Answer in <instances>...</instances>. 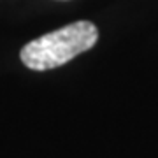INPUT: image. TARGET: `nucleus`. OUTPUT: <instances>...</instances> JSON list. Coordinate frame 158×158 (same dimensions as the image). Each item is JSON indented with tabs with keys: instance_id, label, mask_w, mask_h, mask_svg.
Listing matches in <instances>:
<instances>
[{
	"instance_id": "f257e3e1",
	"label": "nucleus",
	"mask_w": 158,
	"mask_h": 158,
	"mask_svg": "<svg viewBox=\"0 0 158 158\" xmlns=\"http://www.w3.org/2000/svg\"><path fill=\"white\" fill-rule=\"evenodd\" d=\"M98 40V30L91 21H76L30 40L21 49V62L32 70H49L70 62L91 49Z\"/></svg>"
}]
</instances>
